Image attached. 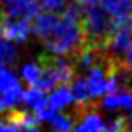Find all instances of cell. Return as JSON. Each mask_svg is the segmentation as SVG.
Returning a JSON list of instances; mask_svg holds the SVG:
<instances>
[{
    "mask_svg": "<svg viewBox=\"0 0 132 132\" xmlns=\"http://www.w3.org/2000/svg\"><path fill=\"white\" fill-rule=\"evenodd\" d=\"M85 44V32L82 21H66L60 16L55 31L44 39V45L50 53L72 56Z\"/></svg>",
    "mask_w": 132,
    "mask_h": 132,
    "instance_id": "6da1fadb",
    "label": "cell"
},
{
    "mask_svg": "<svg viewBox=\"0 0 132 132\" xmlns=\"http://www.w3.org/2000/svg\"><path fill=\"white\" fill-rule=\"evenodd\" d=\"M31 31H32L31 19L24 18V16L23 18H13L11 15H6L5 21H3V37L6 40L23 44V42H26V39H28Z\"/></svg>",
    "mask_w": 132,
    "mask_h": 132,
    "instance_id": "7a4b0ae2",
    "label": "cell"
},
{
    "mask_svg": "<svg viewBox=\"0 0 132 132\" xmlns=\"http://www.w3.org/2000/svg\"><path fill=\"white\" fill-rule=\"evenodd\" d=\"M5 11L11 16L23 15L24 18L32 19L42 11V5L39 0H6Z\"/></svg>",
    "mask_w": 132,
    "mask_h": 132,
    "instance_id": "3957f363",
    "label": "cell"
},
{
    "mask_svg": "<svg viewBox=\"0 0 132 132\" xmlns=\"http://www.w3.org/2000/svg\"><path fill=\"white\" fill-rule=\"evenodd\" d=\"M60 23V16H56L55 13H39L37 16H34L31 19V24H32V31H34V34L39 36L44 40V39H47L52 32L55 31L56 24Z\"/></svg>",
    "mask_w": 132,
    "mask_h": 132,
    "instance_id": "277c9868",
    "label": "cell"
},
{
    "mask_svg": "<svg viewBox=\"0 0 132 132\" xmlns=\"http://www.w3.org/2000/svg\"><path fill=\"white\" fill-rule=\"evenodd\" d=\"M116 94H111L106 98H103L102 105L106 110L116 108H129L132 106V92L129 90H114Z\"/></svg>",
    "mask_w": 132,
    "mask_h": 132,
    "instance_id": "5b68a950",
    "label": "cell"
},
{
    "mask_svg": "<svg viewBox=\"0 0 132 132\" xmlns=\"http://www.w3.org/2000/svg\"><path fill=\"white\" fill-rule=\"evenodd\" d=\"M55 92L50 95V98H47V103L50 108L53 110H61L63 106L69 105L74 97H72V92L69 89V85H58L56 89H53Z\"/></svg>",
    "mask_w": 132,
    "mask_h": 132,
    "instance_id": "8992f818",
    "label": "cell"
},
{
    "mask_svg": "<svg viewBox=\"0 0 132 132\" xmlns=\"http://www.w3.org/2000/svg\"><path fill=\"white\" fill-rule=\"evenodd\" d=\"M100 5L111 16L130 15L132 13V0H100Z\"/></svg>",
    "mask_w": 132,
    "mask_h": 132,
    "instance_id": "52a82bcc",
    "label": "cell"
},
{
    "mask_svg": "<svg viewBox=\"0 0 132 132\" xmlns=\"http://www.w3.org/2000/svg\"><path fill=\"white\" fill-rule=\"evenodd\" d=\"M82 122H77L76 124V130H94V132H97V130H106V124L103 122V119L100 116H98V113L97 111H90V113H87L84 118H82Z\"/></svg>",
    "mask_w": 132,
    "mask_h": 132,
    "instance_id": "ba28073f",
    "label": "cell"
},
{
    "mask_svg": "<svg viewBox=\"0 0 132 132\" xmlns=\"http://www.w3.org/2000/svg\"><path fill=\"white\" fill-rule=\"evenodd\" d=\"M52 127L56 130H71L76 127V118L72 114H64V113H55L50 118Z\"/></svg>",
    "mask_w": 132,
    "mask_h": 132,
    "instance_id": "9c48e42d",
    "label": "cell"
},
{
    "mask_svg": "<svg viewBox=\"0 0 132 132\" xmlns=\"http://www.w3.org/2000/svg\"><path fill=\"white\" fill-rule=\"evenodd\" d=\"M18 50L8 40H0V66H8L16 61Z\"/></svg>",
    "mask_w": 132,
    "mask_h": 132,
    "instance_id": "30bf717a",
    "label": "cell"
},
{
    "mask_svg": "<svg viewBox=\"0 0 132 132\" xmlns=\"http://www.w3.org/2000/svg\"><path fill=\"white\" fill-rule=\"evenodd\" d=\"M16 85H19V82L15 77V74L10 72L8 69H3V66H0V97Z\"/></svg>",
    "mask_w": 132,
    "mask_h": 132,
    "instance_id": "8fae6325",
    "label": "cell"
},
{
    "mask_svg": "<svg viewBox=\"0 0 132 132\" xmlns=\"http://www.w3.org/2000/svg\"><path fill=\"white\" fill-rule=\"evenodd\" d=\"M44 100H47L44 90L39 89V87H36V85H31L26 92H23V102L26 105H29V106H36L37 103H40Z\"/></svg>",
    "mask_w": 132,
    "mask_h": 132,
    "instance_id": "7c38bea8",
    "label": "cell"
},
{
    "mask_svg": "<svg viewBox=\"0 0 132 132\" xmlns=\"http://www.w3.org/2000/svg\"><path fill=\"white\" fill-rule=\"evenodd\" d=\"M40 72L42 69L39 66V63H29V64H24L23 68V77L29 85H36L39 77H40Z\"/></svg>",
    "mask_w": 132,
    "mask_h": 132,
    "instance_id": "4fadbf2b",
    "label": "cell"
},
{
    "mask_svg": "<svg viewBox=\"0 0 132 132\" xmlns=\"http://www.w3.org/2000/svg\"><path fill=\"white\" fill-rule=\"evenodd\" d=\"M129 121L124 116L114 118L110 124H106V130H129Z\"/></svg>",
    "mask_w": 132,
    "mask_h": 132,
    "instance_id": "5bb4252c",
    "label": "cell"
},
{
    "mask_svg": "<svg viewBox=\"0 0 132 132\" xmlns=\"http://www.w3.org/2000/svg\"><path fill=\"white\" fill-rule=\"evenodd\" d=\"M74 3H76L81 10H84V8H89V6L98 5V3H100V0H74Z\"/></svg>",
    "mask_w": 132,
    "mask_h": 132,
    "instance_id": "9a60e30c",
    "label": "cell"
},
{
    "mask_svg": "<svg viewBox=\"0 0 132 132\" xmlns=\"http://www.w3.org/2000/svg\"><path fill=\"white\" fill-rule=\"evenodd\" d=\"M127 121H129V127L132 129V113H130V119H127Z\"/></svg>",
    "mask_w": 132,
    "mask_h": 132,
    "instance_id": "2e32d148",
    "label": "cell"
},
{
    "mask_svg": "<svg viewBox=\"0 0 132 132\" xmlns=\"http://www.w3.org/2000/svg\"><path fill=\"white\" fill-rule=\"evenodd\" d=\"M129 26L132 28V13H130V16H129Z\"/></svg>",
    "mask_w": 132,
    "mask_h": 132,
    "instance_id": "e0dca14e",
    "label": "cell"
}]
</instances>
